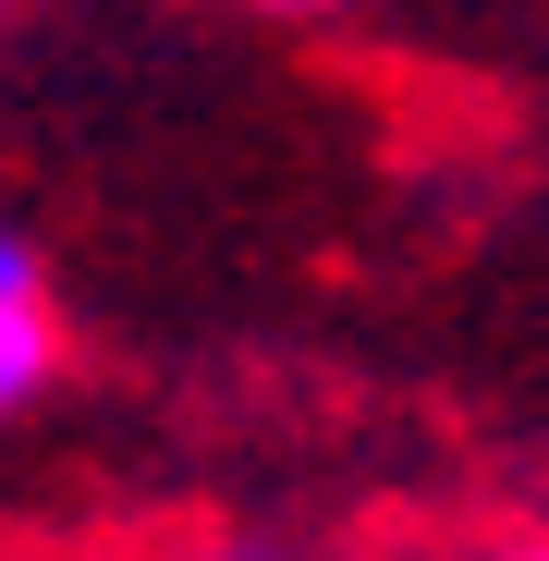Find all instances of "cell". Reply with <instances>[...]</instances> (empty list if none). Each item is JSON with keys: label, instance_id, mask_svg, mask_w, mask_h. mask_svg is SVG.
I'll return each mask as SVG.
<instances>
[{"label": "cell", "instance_id": "obj_4", "mask_svg": "<svg viewBox=\"0 0 549 561\" xmlns=\"http://www.w3.org/2000/svg\"><path fill=\"white\" fill-rule=\"evenodd\" d=\"M183 561H282V549H268V537H196Z\"/></svg>", "mask_w": 549, "mask_h": 561}, {"label": "cell", "instance_id": "obj_3", "mask_svg": "<svg viewBox=\"0 0 549 561\" xmlns=\"http://www.w3.org/2000/svg\"><path fill=\"white\" fill-rule=\"evenodd\" d=\"M232 13H256V25H330V13H354V0H232Z\"/></svg>", "mask_w": 549, "mask_h": 561}, {"label": "cell", "instance_id": "obj_2", "mask_svg": "<svg viewBox=\"0 0 549 561\" xmlns=\"http://www.w3.org/2000/svg\"><path fill=\"white\" fill-rule=\"evenodd\" d=\"M451 561H549V525H489V537H465Z\"/></svg>", "mask_w": 549, "mask_h": 561}, {"label": "cell", "instance_id": "obj_1", "mask_svg": "<svg viewBox=\"0 0 549 561\" xmlns=\"http://www.w3.org/2000/svg\"><path fill=\"white\" fill-rule=\"evenodd\" d=\"M61 379V306H49V256L0 220V427L37 415Z\"/></svg>", "mask_w": 549, "mask_h": 561}]
</instances>
